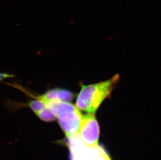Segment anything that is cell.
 <instances>
[{"mask_svg": "<svg viewBox=\"0 0 161 160\" xmlns=\"http://www.w3.org/2000/svg\"><path fill=\"white\" fill-rule=\"evenodd\" d=\"M67 138V145L69 149L70 160H97L101 147H90L84 144L79 133Z\"/></svg>", "mask_w": 161, "mask_h": 160, "instance_id": "3", "label": "cell"}, {"mask_svg": "<svg viewBox=\"0 0 161 160\" xmlns=\"http://www.w3.org/2000/svg\"><path fill=\"white\" fill-rule=\"evenodd\" d=\"M12 77V75H11V74L5 73H0V81H1L2 80H4V79Z\"/></svg>", "mask_w": 161, "mask_h": 160, "instance_id": "9", "label": "cell"}, {"mask_svg": "<svg viewBox=\"0 0 161 160\" xmlns=\"http://www.w3.org/2000/svg\"><path fill=\"white\" fill-rule=\"evenodd\" d=\"M36 115L41 120L45 122H53L57 119L56 116L47 107V106Z\"/></svg>", "mask_w": 161, "mask_h": 160, "instance_id": "6", "label": "cell"}, {"mask_svg": "<svg viewBox=\"0 0 161 160\" xmlns=\"http://www.w3.org/2000/svg\"><path fill=\"white\" fill-rule=\"evenodd\" d=\"M46 104L56 116L67 137L78 133L82 115L76 106L70 103L56 100L46 102Z\"/></svg>", "mask_w": 161, "mask_h": 160, "instance_id": "2", "label": "cell"}, {"mask_svg": "<svg viewBox=\"0 0 161 160\" xmlns=\"http://www.w3.org/2000/svg\"><path fill=\"white\" fill-rule=\"evenodd\" d=\"M74 97V94L66 89L54 88L49 90L45 94L37 98L42 100L44 102L56 100L70 103Z\"/></svg>", "mask_w": 161, "mask_h": 160, "instance_id": "5", "label": "cell"}, {"mask_svg": "<svg viewBox=\"0 0 161 160\" xmlns=\"http://www.w3.org/2000/svg\"><path fill=\"white\" fill-rule=\"evenodd\" d=\"M84 144L90 147L98 146L100 127L94 114L82 115L78 131Z\"/></svg>", "mask_w": 161, "mask_h": 160, "instance_id": "4", "label": "cell"}, {"mask_svg": "<svg viewBox=\"0 0 161 160\" xmlns=\"http://www.w3.org/2000/svg\"><path fill=\"white\" fill-rule=\"evenodd\" d=\"M97 160H111L107 152L101 147Z\"/></svg>", "mask_w": 161, "mask_h": 160, "instance_id": "8", "label": "cell"}, {"mask_svg": "<svg viewBox=\"0 0 161 160\" xmlns=\"http://www.w3.org/2000/svg\"><path fill=\"white\" fill-rule=\"evenodd\" d=\"M119 80V75H116L105 81L88 85H82L76 99V107L88 113L94 114L104 100L110 96Z\"/></svg>", "mask_w": 161, "mask_h": 160, "instance_id": "1", "label": "cell"}, {"mask_svg": "<svg viewBox=\"0 0 161 160\" xmlns=\"http://www.w3.org/2000/svg\"><path fill=\"white\" fill-rule=\"evenodd\" d=\"M28 106L36 114H37L47 107V104L42 100L37 98L36 100H34L28 103Z\"/></svg>", "mask_w": 161, "mask_h": 160, "instance_id": "7", "label": "cell"}]
</instances>
